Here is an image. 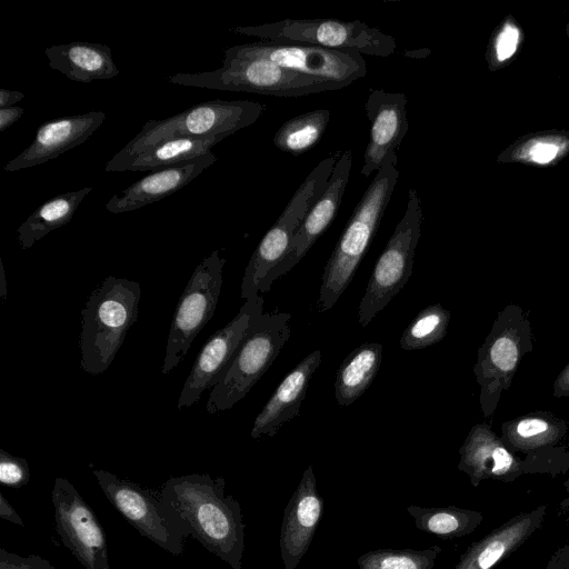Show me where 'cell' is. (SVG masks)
I'll return each mask as SVG.
<instances>
[{
	"label": "cell",
	"instance_id": "8992f818",
	"mask_svg": "<svg viewBox=\"0 0 569 569\" xmlns=\"http://www.w3.org/2000/svg\"><path fill=\"white\" fill-rule=\"evenodd\" d=\"M531 323L518 305L506 306L495 319L473 366L483 417H491L502 391L510 388L522 357L532 351Z\"/></svg>",
	"mask_w": 569,
	"mask_h": 569
},
{
	"label": "cell",
	"instance_id": "4316f807",
	"mask_svg": "<svg viewBox=\"0 0 569 569\" xmlns=\"http://www.w3.org/2000/svg\"><path fill=\"white\" fill-rule=\"evenodd\" d=\"M382 361V346L367 342L353 349L339 366L335 397L340 407L352 405L371 385Z\"/></svg>",
	"mask_w": 569,
	"mask_h": 569
},
{
	"label": "cell",
	"instance_id": "e575fe53",
	"mask_svg": "<svg viewBox=\"0 0 569 569\" xmlns=\"http://www.w3.org/2000/svg\"><path fill=\"white\" fill-rule=\"evenodd\" d=\"M29 479L30 470L27 460L0 449V482L18 489L27 485Z\"/></svg>",
	"mask_w": 569,
	"mask_h": 569
},
{
	"label": "cell",
	"instance_id": "484cf974",
	"mask_svg": "<svg viewBox=\"0 0 569 569\" xmlns=\"http://www.w3.org/2000/svg\"><path fill=\"white\" fill-rule=\"evenodd\" d=\"M224 138V136H208L164 140L119 163L106 166L104 170L107 172L156 171L211 152V148Z\"/></svg>",
	"mask_w": 569,
	"mask_h": 569
},
{
	"label": "cell",
	"instance_id": "d590c367",
	"mask_svg": "<svg viewBox=\"0 0 569 569\" xmlns=\"http://www.w3.org/2000/svg\"><path fill=\"white\" fill-rule=\"evenodd\" d=\"M0 569H56L48 560L34 556H21L0 549Z\"/></svg>",
	"mask_w": 569,
	"mask_h": 569
},
{
	"label": "cell",
	"instance_id": "ee69618b",
	"mask_svg": "<svg viewBox=\"0 0 569 569\" xmlns=\"http://www.w3.org/2000/svg\"><path fill=\"white\" fill-rule=\"evenodd\" d=\"M136 569H144V568H136Z\"/></svg>",
	"mask_w": 569,
	"mask_h": 569
},
{
	"label": "cell",
	"instance_id": "f1b7e54d",
	"mask_svg": "<svg viewBox=\"0 0 569 569\" xmlns=\"http://www.w3.org/2000/svg\"><path fill=\"white\" fill-rule=\"evenodd\" d=\"M407 512L419 530L443 540L471 533L483 519V515L479 511L456 506H408Z\"/></svg>",
	"mask_w": 569,
	"mask_h": 569
},
{
	"label": "cell",
	"instance_id": "d6986e66",
	"mask_svg": "<svg viewBox=\"0 0 569 569\" xmlns=\"http://www.w3.org/2000/svg\"><path fill=\"white\" fill-rule=\"evenodd\" d=\"M323 512L311 466L291 496L280 529V557L284 569H296L307 553Z\"/></svg>",
	"mask_w": 569,
	"mask_h": 569
},
{
	"label": "cell",
	"instance_id": "d6a6232c",
	"mask_svg": "<svg viewBox=\"0 0 569 569\" xmlns=\"http://www.w3.org/2000/svg\"><path fill=\"white\" fill-rule=\"evenodd\" d=\"M441 552L439 546L428 549H377L357 559L359 569H432Z\"/></svg>",
	"mask_w": 569,
	"mask_h": 569
},
{
	"label": "cell",
	"instance_id": "7a4b0ae2",
	"mask_svg": "<svg viewBox=\"0 0 569 569\" xmlns=\"http://www.w3.org/2000/svg\"><path fill=\"white\" fill-rule=\"evenodd\" d=\"M397 160L396 154L377 171L348 220L323 270L318 311L330 310L351 282L396 188Z\"/></svg>",
	"mask_w": 569,
	"mask_h": 569
},
{
	"label": "cell",
	"instance_id": "ac0fdd59",
	"mask_svg": "<svg viewBox=\"0 0 569 569\" xmlns=\"http://www.w3.org/2000/svg\"><path fill=\"white\" fill-rule=\"evenodd\" d=\"M458 469L473 487L483 480L511 482L527 472L530 459L515 456L489 425L476 423L459 449Z\"/></svg>",
	"mask_w": 569,
	"mask_h": 569
},
{
	"label": "cell",
	"instance_id": "5b68a950",
	"mask_svg": "<svg viewBox=\"0 0 569 569\" xmlns=\"http://www.w3.org/2000/svg\"><path fill=\"white\" fill-rule=\"evenodd\" d=\"M263 111V104L250 100L214 99L194 104L178 114L146 122L106 166L119 163L164 140L231 136L253 124Z\"/></svg>",
	"mask_w": 569,
	"mask_h": 569
},
{
	"label": "cell",
	"instance_id": "9a60e30c",
	"mask_svg": "<svg viewBox=\"0 0 569 569\" xmlns=\"http://www.w3.org/2000/svg\"><path fill=\"white\" fill-rule=\"evenodd\" d=\"M263 303L260 295L246 300L236 317L208 339L184 381L178 398V409L198 402L204 390L214 387L220 372L240 346L251 323L263 313Z\"/></svg>",
	"mask_w": 569,
	"mask_h": 569
},
{
	"label": "cell",
	"instance_id": "30bf717a",
	"mask_svg": "<svg viewBox=\"0 0 569 569\" xmlns=\"http://www.w3.org/2000/svg\"><path fill=\"white\" fill-rule=\"evenodd\" d=\"M422 220L419 196L410 188L405 213L378 258L360 301L358 317L362 327H367L408 282Z\"/></svg>",
	"mask_w": 569,
	"mask_h": 569
},
{
	"label": "cell",
	"instance_id": "8fae6325",
	"mask_svg": "<svg viewBox=\"0 0 569 569\" xmlns=\"http://www.w3.org/2000/svg\"><path fill=\"white\" fill-rule=\"evenodd\" d=\"M92 473L106 498L141 536L174 556L182 553L190 532L163 501L160 491L103 469H94Z\"/></svg>",
	"mask_w": 569,
	"mask_h": 569
},
{
	"label": "cell",
	"instance_id": "f546056e",
	"mask_svg": "<svg viewBox=\"0 0 569 569\" xmlns=\"http://www.w3.org/2000/svg\"><path fill=\"white\" fill-rule=\"evenodd\" d=\"M568 152L569 134L537 132L515 141L498 156V161L546 166L559 161Z\"/></svg>",
	"mask_w": 569,
	"mask_h": 569
},
{
	"label": "cell",
	"instance_id": "cb8c5ba5",
	"mask_svg": "<svg viewBox=\"0 0 569 569\" xmlns=\"http://www.w3.org/2000/svg\"><path fill=\"white\" fill-rule=\"evenodd\" d=\"M49 66L77 82L107 80L119 74L107 44L74 41L53 44L44 50Z\"/></svg>",
	"mask_w": 569,
	"mask_h": 569
},
{
	"label": "cell",
	"instance_id": "52a82bcc",
	"mask_svg": "<svg viewBox=\"0 0 569 569\" xmlns=\"http://www.w3.org/2000/svg\"><path fill=\"white\" fill-rule=\"evenodd\" d=\"M230 31L263 41L302 43L381 58L391 56L397 48L395 37L360 20L288 18L273 23L234 27Z\"/></svg>",
	"mask_w": 569,
	"mask_h": 569
},
{
	"label": "cell",
	"instance_id": "60d3db41",
	"mask_svg": "<svg viewBox=\"0 0 569 569\" xmlns=\"http://www.w3.org/2000/svg\"><path fill=\"white\" fill-rule=\"evenodd\" d=\"M7 290H6V280H4V272L1 264V297L6 299Z\"/></svg>",
	"mask_w": 569,
	"mask_h": 569
},
{
	"label": "cell",
	"instance_id": "8d00e7d4",
	"mask_svg": "<svg viewBox=\"0 0 569 569\" xmlns=\"http://www.w3.org/2000/svg\"><path fill=\"white\" fill-rule=\"evenodd\" d=\"M552 396L563 398L569 396V362L560 371L553 381Z\"/></svg>",
	"mask_w": 569,
	"mask_h": 569
},
{
	"label": "cell",
	"instance_id": "4dcf8cb0",
	"mask_svg": "<svg viewBox=\"0 0 569 569\" xmlns=\"http://www.w3.org/2000/svg\"><path fill=\"white\" fill-rule=\"evenodd\" d=\"M330 111L317 109L286 121L274 133L273 144L281 151L300 156L310 150L323 136Z\"/></svg>",
	"mask_w": 569,
	"mask_h": 569
},
{
	"label": "cell",
	"instance_id": "e0dca14e",
	"mask_svg": "<svg viewBox=\"0 0 569 569\" xmlns=\"http://www.w3.org/2000/svg\"><path fill=\"white\" fill-rule=\"evenodd\" d=\"M365 109L370 129L361 174L369 178L397 154L408 131L407 97L401 92L372 89Z\"/></svg>",
	"mask_w": 569,
	"mask_h": 569
},
{
	"label": "cell",
	"instance_id": "9c48e42d",
	"mask_svg": "<svg viewBox=\"0 0 569 569\" xmlns=\"http://www.w3.org/2000/svg\"><path fill=\"white\" fill-rule=\"evenodd\" d=\"M340 154L336 152L325 158L312 169L260 240L244 269L240 286V297L244 301L259 295L262 280L287 254L307 212L326 190Z\"/></svg>",
	"mask_w": 569,
	"mask_h": 569
},
{
	"label": "cell",
	"instance_id": "1f68e13d",
	"mask_svg": "<svg viewBox=\"0 0 569 569\" xmlns=\"http://www.w3.org/2000/svg\"><path fill=\"white\" fill-rule=\"evenodd\" d=\"M450 311L440 303L422 309L405 329L399 345L406 351L432 346L447 335Z\"/></svg>",
	"mask_w": 569,
	"mask_h": 569
},
{
	"label": "cell",
	"instance_id": "3957f363",
	"mask_svg": "<svg viewBox=\"0 0 569 569\" xmlns=\"http://www.w3.org/2000/svg\"><path fill=\"white\" fill-rule=\"evenodd\" d=\"M139 282L107 277L81 310L80 366L89 375L104 372L138 317Z\"/></svg>",
	"mask_w": 569,
	"mask_h": 569
},
{
	"label": "cell",
	"instance_id": "74e56055",
	"mask_svg": "<svg viewBox=\"0 0 569 569\" xmlns=\"http://www.w3.org/2000/svg\"><path fill=\"white\" fill-rule=\"evenodd\" d=\"M23 112L24 109L21 107L0 108V132L12 126Z\"/></svg>",
	"mask_w": 569,
	"mask_h": 569
},
{
	"label": "cell",
	"instance_id": "f35d334b",
	"mask_svg": "<svg viewBox=\"0 0 569 569\" xmlns=\"http://www.w3.org/2000/svg\"><path fill=\"white\" fill-rule=\"evenodd\" d=\"M0 518L9 522L23 527V521L19 513L13 509L9 501L0 493Z\"/></svg>",
	"mask_w": 569,
	"mask_h": 569
},
{
	"label": "cell",
	"instance_id": "7402d4cb",
	"mask_svg": "<svg viewBox=\"0 0 569 569\" xmlns=\"http://www.w3.org/2000/svg\"><path fill=\"white\" fill-rule=\"evenodd\" d=\"M545 516L546 506L513 516L473 542L462 553L453 569H492L533 535Z\"/></svg>",
	"mask_w": 569,
	"mask_h": 569
},
{
	"label": "cell",
	"instance_id": "4fadbf2b",
	"mask_svg": "<svg viewBox=\"0 0 569 569\" xmlns=\"http://www.w3.org/2000/svg\"><path fill=\"white\" fill-rule=\"evenodd\" d=\"M226 259L214 250L193 270L173 313L162 373H169L187 355L193 339L212 318L222 287Z\"/></svg>",
	"mask_w": 569,
	"mask_h": 569
},
{
	"label": "cell",
	"instance_id": "b9f144b4",
	"mask_svg": "<svg viewBox=\"0 0 569 569\" xmlns=\"http://www.w3.org/2000/svg\"><path fill=\"white\" fill-rule=\"evenodd\" d=\"M566 33H567V37H568V39H569V21H568V23H567V26H566Z\"/></svg>",
	"mask_w": 569,
	"mask_h": 569
},
{
	"label": "cell",
	"instance_id": "ffe728a7",
	"mask_svg": "<svg viewBox=\"0 0 569 569\" xmlns=\"http://www.w3.org/2000/svg\"><path fill=\"white\" fill-rule=\"evenodd\" d=\"M106 113L90 111L66 116L42 123L33 141L3 168L18 171L42 164L83 143L104 121Z\"/></svg>",
	"mask_w": 569,
	"mask_h": 569
},
{
	"label": "cell",
	"instance_id": "603a6c76",
	"mask_svg": "<svg viewBox=\"0 0 569 569\" xmlns=\"http://www.w3.org/2000/svg\"><path fill=\"white\" fill-rule=\"evenodd\" d=\"M321 362L320 350L305 357L279 383L253 421L251 437L274 436L292 418L299 416L309 381Z\"/></svg>",
	"mask_w": 569,
	"mask_h": 569
},
{
	"label": "cell",
	"instance_id": "ba28073f",
	"mask_svg": "<svg viewBox=\"0 0 569 569\" xmlns=\"http://www.w3.org/2000/svg\"><path fill=\"white\" fill-rule=\"evenodd\" d=\"M174 84L214 90L251 92L276 97H300L339 90L336 83L281 68L264 59H223L213 71L178 72L168 77Z\"/></svg>",
	"mask_w": 569,
	"mask_h": 569
},
{
	"label": "cell",
	"instance_id": "2e32d148",
	"mask_svg": "<svg viewBox=\"0 0 569 569\" xmlns=\"http://www.w3.org/2000/svg\"><path fill=\"white\" fill-rule=\"evenodd\" d=\"M352 160L351 150H346L340 154L326 190L307 212L284 258L271 269L260 283L259 292H268L274 280L290 271L335 220L350 177Z\"/></svg>",
	"mask_w": 569,
	"mask_h": 569
},
{
	"label": "cell",
	"instance_id": "277c9868",
	"mask_svg": "<svg viewBox=\"0 0 569 569\" xmlns=\"http://www.w3.org/2000/svg\"><path fill=\"white\" fill-rule=\"evenodd\" d=\"M290 318V313L271 312L253 320L210 391L206 405L209 413L231 409L248 395L289 340Z\"/></svg>",
	"mask_w": 569,
	"mask_h": 569
},
{
	"label": "cell",
	"instance_id": "ab89813d",
	"mask_svg": "<svg viewBox=\"0 0 569 569\" xmlns=\"http://www.w3.org/2000/svg\"><path fill=\"white\" fill-rule=\"evenodd\" d=\"M24 94L17 90L0 89V108H9L21 101Z\"/></svg>",
	"mask_w": 569,
	"mask_h": 569
},
{
	"label": "cell",
	"instance_id": "6da1fadb",
	"mask_svg": "<svg viewBox=\"0 0 569 569\" xmlns=\"http://www.w3.org/2000/svg\"><path fill=\"white\" fill-rule=\"evenodd\" d=\"M167 506L209 552L241 569L244 523L239 502L226 495L222 477L190 473L170 477L159 490Z\"/></svg>",
	"mask_w": 569,
	"mask_h": 569
},
{
	"label": "cell",
	"instance_id": "83f0119b",
	"mask_svg": "<svg viewBox=\"0 0 569 569\" xmlns=\"http://www.w3.org/2000/svg\"><path fill=\"white\" fill-rule=\"evenodd\" d=\"M92 187L54 196L33 211L17 229V240L22 249L31 248L49 232L67 224Z\"/></svg>",
	"mask_w": 569,
	"mask_h": 569
},
{
	"label": "cell",
	"instance_id": "44dd1931",
	"mask_svg": "<svg viewBox=\"0 0 569 569\" xmlns=\"http://www.w3.org/2000/svg\"><path fill=\"white\" fill-rule=\"evenodd\" d=\"M216 161L217 156L208 152L196 159L156 170L112 196L106 209L111 213H123L159 201L186 187Z\"/></svg>",
	"mask_w": 569,
	"mask_h": 569
},
{
	"label": "cell",
	"instance_id": "7bdbcfd3",
	"mask_svg": "<svg viewBox=\"0 0 569 569\" xmlns=\"http://www.w3.org/2000/svg\"><path fill=\"white\" fill-rule=\"evenodd\" d=\"M565 487H566V489H567V491L569 493V479L565 482Z\"/></svg>",
	"mask_w": 569,
	"mask_h": 569
},
{
	"label": "cell",
	"instance_id": "5bb4252c",
	"mask_svg": "<svg viewBox=\"0 0 569 569\" xmlns=\"http://www.w3.org/2000/svg\"><path fill=\"white\" fill-rule=\"evenodd\" d=\"M56 530L86 569H111L104 531L74 486L57 477L51 490Z\"/></svg>",
	"mask_w": 569,
	"mask_h": 569
},
{
	"label": "cell",
	"instance_id": "836d02e7",
	"mask_svg": "<svg viewBox=\"0 0 569 569\" xmlns=\"http://www.w3.org/2000/svg\"><path fill=\"white\" fill-rule=\"evenodd\" d=\"M521 32L512 20H506L499 28L487 53L490 68L497 69L509 61L517 52Z\"/></svg>",
	"mask_w": 569,
	"mask_h": 569
},
{
	"label": "cell",
	"instance_id": "7c38bea8",
	"mask_svg": "<svg viewBox=\"0 0 569 569\" xmlns=\"http://www.w3.org/2000/svg\"><path fill=\"white\" fill-rule=\"evenodd\" d=\"M264 59L281 68L345 88L367 73L360 53L290 42L257 41L224 50V59Z\"/></svg>",
	"mask_w": 569,
	"mask_h": 569
},
{
	"label": "cell",
	"instance_id": "d4e9b609",
	"mask_svg": "<svg viewBox=\"0 0 569 569\" xmlns=\"http://www.w3.org/2000/svg\"><path fill=\"white\" fill-rule=\"evenodd\" d=\"M568 422L550 411H532L501 425V439L507 448L522 452L533 461L540 455L551 451L567 435Z\"/></svg>",
	"mask_w": 569,
	"mask_h": 569
}]
</instances>
